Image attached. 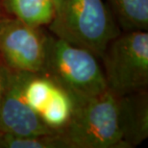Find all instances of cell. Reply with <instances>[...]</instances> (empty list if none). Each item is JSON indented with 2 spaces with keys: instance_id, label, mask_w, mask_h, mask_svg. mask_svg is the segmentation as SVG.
Masks as SVG:
<instances>
[{
  "instance_id": "cell-1",
  "label": "cell",
  "mask_w": 148,
  "mask_h": 148,
  "mask_svg": "<svg viewBox=\"0 0 148 148\" xmlns=\"http://www.w3.org/2000/svg\"><path fill=\"white\" fill-rule=\"evenodd\" d=\"M73 99L71 117L61 132L69 148H127L119 96L107 90Z\"/></svg>"
},
{
  "instance_id": "cell-2",
  "label": "cell",
  "mask_w": 148,
  "mask_h": 148,
  "mask_svg": "<svg viewBox=\"0 0 148 148\" xmlns=\"http://www.w3.org/2000/svg\"><path fill=\"white\" fill-rule=\"evenodd\" d=\"M53 35L101 57L119 29L103 0H62L49 23Z\"/></svg>"
},
{
  "instance_id": "cell-3",
  "label": "cell",
  "mask_w": 148,
  "mask_h": 148,
  "mask_svg": "<svg viewBox=\"0 0 148 148\" xmlns=\"http://www.w3.org/2000/svg\"><path fill=\"white\" fill-rule=\"evenodd\" d=\"M41 74L48 76L74 97H90L108 90L96 56L57 37H47Z\"/></svg>"
},
{
  "instance_id": "cell-4",
  "label": "cell",
  "mask_w": 148,
  "mask_h": 148,
  "mask_svg": "<svg viewBox=\"0 0 148 148\" xmlns=\"http://www.w3.org/2000/svg\"><path fill=\"white\" fill-rule=\"evenodd\" d=\"M108 90L117 96L144 90L148 85V33L126 31L115 37L101 56Z\"/></svg>"
},
{
  "instance_id": "cell-5",
  "label": "cell",
  "mask_w": 148,
  "mask_h": 148,
  "mask_svg": "<svg viewBox=\"0 0 148 148\" xmlns=\"http://www.w3.org/2000/svg\"><path fill=\"white\" fill-rule=\"evenodd\" d=\"M46 38L38 28L16 18L0 19V58L12 70L41 73Z\"/></svg>"
},
{
  "instance_id": "cell-6",
  "label": "cell",
  "mask_w": 148,
  "mask_h": 148,
  "mask_svg": "<svg viewBox=\"0 0 148 148\" xmlns=\"http://www.w3.org/2000/svg\"><path fill=\"white\" fill-rule=\"evenodd\" d=\"M28 72L9 70L0 106V132L16 136H45L59 133L48 128L23 97Z\"/></svg>"
},
{
  "instance_id": "cell-7",
  "label": "cell",
  "mask_w": 148,
  "mask_h": 148,
  "mask_svg": "<svg viewBox=\"0 0 148 148\" xmlns=\"http://www.w3.org/2000/svg\"><path fill=\"white\" fill-rule=\"evenodd\" d=\"M124 143L137 146L148 137V99L144 90L119 96Z\"/></svg>"
},
{
  "instance_id": "cell-8",
  "label": "cell",
  "mask_w": 148,
  "mask_h": 148,
  "mask_svg": "<svg viewBox=\"0 0 148 148\" xmlns=\"http://www.w3.org/2000/svg\"><path fill=\"white\" fill-rule=\"evenodd\" d=\"M4 4L16 19L37 28L49 25L56 12L52 0H4Z\"/></svg>"
},
{
  "instance_id": "cell-9",
  "label": "cell",
  "mask_w": 148,
  "mask_h": 148,
  "mask_svg": "<svg viewBox=\"0 0 148 148\" xmlns=\"http://www.w3.org/2000/svg\"><path fill=\"white\" fill-rule=\"evenodd\" d=\"M73 107V96L56 83L51 96L38 116L48 128L61 134L71 117Z\"/></svg>"
},
{
  "instance_id": "cell-10",
  "label": "cell",
  "mask_w": 148,
  "mask_h": 148,
  "mask_svg": "<svg viewBox=\"0 0 148 148\" xmlns=\"http://www.w3.org/2000/svg\"><path fill=\"white\" fill-rule=\"evenodd\" d=\"M125 31L148 29V0H108Z\"/></svg>"
},
{
  "instance_id": "cell-11",
  "label": "cell",
  "mask_w": 148,
  "mask_h": 148,
  "mask_svg": "<svg viewBox=\"0 0 148 148\" xmlns=\"http://www.w3.org/2000/svg\"><path fill=\"white\" fill-rule=\"evenodd\" d=\"M56 83L41 73H29L23 86V97L37 114L42 111L53 92Z\"/></svg>"
},
{
  "instance_id": "cell-12",
  "label": "cell",
  "mask_w": 148,
  "mask_h": 148,
  "mask_svg": "<svg viewBox=\"0 0 148 148\" xmlns=\"http://www.w3.org/2000/svg\"><path fill=\"white\" fill-rule=\"evenodd\" d=\"M0 148H69L61 134L16 136L0 132Z\"/></svg>"
},
{
  "instance_id": "cell-13",
  "label": "cell",
  "mask_w": 148,
  "mask_h": 148,
  "mask_svg": "<svg viewBox=\"0 0 148 148\" xmlns=\"http://www.w3.org/2000/svg\"><path fill=\"white\" fill-rule=\"evenodd\" d=\"M10 69L3 63V61L0 58V106H1L2 97L4 94V90L6 88V84H7L8 74Z\"/></svg>"
},
{
  "instance_id": "cell-14",
  "label": "cell",
  "mask_w": 148,
  "mask_h": 148,
  "mask_svg": "<svg viewBox=\"0 0 148 148\" xmlns=\"http://www.w3.org/2000/svg\"><path fill=\"white\" fill-rule=\"evenodd\" d=\"M52 1H53V3H54V5H55V10H57V8L61 4L62 0H52Z\"/></svg>"
}]
</instances>
